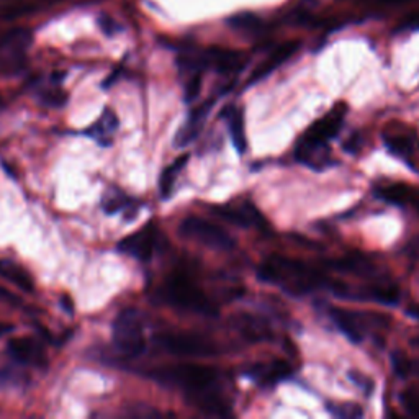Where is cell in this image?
Here are the masks:
<instances>
[{"label": "cell", "instance_id": "7", "mask_svg": "<svg viewBox=\"0 0 419 419\" xmlns=\"http://www.w3.org/2000/svg\"><path fill=\"white\" fill-rule=\"evenodd\" d=\"M154 341L162 350L177 357H210L216 354L210 341L193 332H159Z\"/></svg>", "mask_w": 419, "mask_h": 419}, {"label": "cell", "instance_id": "24", "mask_svg": "<svg viewBox=\"0 0 419 419\" xmlns=\"http://www.w3.org/2000/svg\"><path fill=\"white\" fill-rule=\"evenodd\" d=\"M332 267L341 270V272H353L360 274V276H368V274L375 272V265L371 260L360 258V256H349V258L337 259L331 264Z\"/></svg>", "mask_w": 419, "mask_h": 419}, {"label": "cell", "instance_id": "2", "mask_svg": "<svg viewBox=\"0 0 419 419\" xmlns=\"http://www.w3.org/2000/svg\"><path fill=\"white\" fill-rule=\"evenodd\" d=\"M152 377L164 385L182 389L186 393H195V391L220 385L218 371L206 366H197V364H180V366L159 368L152 373Z\"/></svg>", "mask_w": 419, "mask_h": 419}, {"label": "cell", "instance_id": "37", "mask_svg": "<svg viewBox=\"0 0 419 419\" xmlns=\"http://www.w3.org/2000/svg\"><path fill=\"white\" fill-rule=\"evenodd\" d=\"M8 331H12V326H10V324L0 323V337H2L3 335H7Z\"/></svg>", "mask_w": 419, "mask_h": 419}, {"label": "cell", "instance_id": "4", "mask_svg": "<svg viewBox=\"0 0 419 419\" xmlns=\"http://www.w3.org/2000/svg\"><path fill=\"white\" fill-rule=\"evenodd\" d=\"M112 337L115 348L121 354L132 359L139 357L146 349L141 313L134 308H128L116 314L112 326Z\"/></svg>", "mask_w": 419, "mask_h": 419}, {"label": "cell", "instance_id": "21", "mask_svg": "<svg viewBox=\"0 0 419 419\" xmlns=\"http://www.w3.org/2000/svg\"><path fill=\"white\" fill-rule=\"evenodd\" d=\"M116 128H118V118H116L114 110L105 108L97 123L90 126V128L87 130V133L90 134V136L97 138L98 141L102 143V146H110L112 139H107V136L108 134L114 133Z\"/></svg>", "mask_w": 419, "mask_h": 419}, {"label": "cell", "instance_id": "9", "mask_svg": "<svg viewBox=\"0 0 419 419\" xmlns=\"http://www.w3.org/2000/svg\"><path fill=\"white\" fill-rule=\"evenodd\" d=\"M156 241L157 229L154 224L150 223L133 234H130V236L123 238L116 247H118L120 252H125V254L132 256V258L141 260V262H148L154 254Z\"/></svg>", "mask_w": 419, "mask_h": 419}, {"label": "cell", "instance_id": "20", "mask_svg": "<svg viewBox=\"0 0 419 419\" xmlns=\"http://www.w3.org/2000/svg\"><path fill=\"white\" fill-rule=\"evenodd\" d=\"M236 328L240 330L242 336L247 337V339H251L252 342L267 339L270 336L267 324H265L262 319L249 317V314H242V317L238 318Z\"/></svg>", "mask_w": 419, "mask_h": 419}, {"label": "cell", "instance_id": "19", "mask_svg": "<svg viewBox=\"0 0 419 419\" xmlns=\"http://www.w3.org/2000/svg\"><path fill=\"white\" fill-rule=\"evenodd\" d=\"M384 141L386 150L391 154L402 157L403 161H409L414 156V139L404 133H385Z\"/></svg>", "mask_w": 419, "mask_h": 419}, {"label": "cell", "instance_id": "23", "mask_svg": "<svg viewBox=\"0 0 419 419\" xmlns=\"http://www.w3.org/2000/svg\"><path fill=\"white\" fill-rule=\"evenodd\" d=\"M188 156L184 154L175 159L172 164L168 166L164 170H162L161 179H159V190L162 198H169L170 193H172L175 179H177V175L180 174V170L184 169V166L187 164Z\"/></svg>", "mask_w": 419, "mask_h": 419}, {"label": "cell", "instance_id": "12", "mask_svg": "<svg viewBox=\"0 0 419 419\" xmlns=\"http://www.w3.org/2000/svg\"><path fill=\"white\" fill-rule=\"evenodd\" d=\"M213 213L218 215L224 222L241 228H264L267 224L260 211L249 202H242L238 205L213 206Z\"/></svg>", "mask_w": 419, "mask_h": 419}, {"label": "cell", "instance_id": "5", "mask_svg": "<svg viewBox=\"0 0 419 419\" xmlns=\"http://www.w3.org/2000/svg\"><path fill=\"white\" fill-rule=\"evenodd\" d=\"M179 234L186 240L195 241L198 244L208 246L211 249L229 251L233 249L234 240L222 226L200 218V216H187L179 224Z\"/></svg>", "mask_w": 419, "mask_h": 419}, {"label": "cell", "instance_id": "36", "mask_svg": "<svg viewBox=\"0 0 419 419\" xmlns=\"http://www.w3.org/2000/svg\"><path fill=\"white\" fill-rule=\"evenodd\" d=\"M408 205L413 206L419 213V188H411V197H409Z\"/></svg>", "mask_w": 419, "mask_h": 419}, {"label": "cell", "instance_id": "38", "mask_svg": "<svg viewBox=\"0 0 419 419\" xmlns=\"http://www.w3.org/2000/svg\"><path fill=\"white\" fill-rule=\"evenodd\" d=\"M408 313L411 314V317H414V318H418V319H419V305H413L411 308L408 310Z\"/></svg>", "mask_w": 419, "mask_h": 419}, {"label": "cell", "instance_id": "17", "mask_svg": "<svg viewBox=\"0 0 419 419\" xmlns=\"http://www.w3.org/2000/svg\"><path fill=\"white\" fill-rule=\"evenodd\" d=\"M0 277L6 278L7 282H10L12 285L18 287L20 290L33 294L35 290L33 278H31L28 270H25L20 264L13 262V260H8V259H0Z\"/></svg>", "mask_w": 419, "mask_h": 419}, {"label": "cell", "instance_id": "6", "mask_svg": "<svg viewBox=\"0 0 419 419\" xmlns=\"http://www.w3.org/2000/svg\"><path fill=\"white\" fill-rule=\"evenodd\" d=\"M31 31L26 28H13L0 35V74H17L26 62Z\"/></svg>", "mask_w": 419, "mask_h": 419}, {"label": "cell", "instance_id": "39", "mask_svg": "<svg viewBox=\"0 0 419 419\" xmlns=\"http://www.w3.org/2000/svg\"><path fill=\"white\" fill-rule=\"evenodd\" d=\"M380 2L386 3V6H393V3H403L407 2V0H380Z\"/></svg>", "mask_w": 419, "mask_h": 419}, {"label": "cell", "instance_id": "8", "mask_svg": "<svg viewBox=\"0 0 419 419\" xmlns=\"http://www.w3.org/2000/svg\"><path fill=\"white\" fill-rule=\"evenodd\" d=\"M331 318L336 323V326L353 342H362L371 324H373L375 328H380V330H385L390 323V319L384 317V314L355 313L342 308H332Z\"/></svg>", "mask_w": 419, "mask_h": 419}, {"label": "cell", "instance_id": "28", "mask_svg": "<svg viewBox=\"0 0 419 419\" xmlns=\"http://www.w3.org/2000/svg\"><path fill=\"white\" fill-rule=\"evenodd\" d=\"M328 409L337 418H359L362 416V408L355 403H341L330 404Z\"/></svg>", "mask_w": 419, "mask_h": 419}, {"label": "cell", "instance_id": "29", "mask_svg": "<svg viewBox=\"0 0 419 419\" xmlns=\"http://www.w3.org/2000/svg\"><path fill=\"white\" fill-rule=\"evenodd\" d=\"M400 403L414 418H419V393L416 390H404L400 395Z\"/></svg>", "mask_w": 419, "mask_h": 419}, {"label": "cell", "instance_id": "32", "mask_svg": "<svg viewBox=\"0 0 419 419\" xmlns=\"http://www.w3.org/2000/svg\"><path fill=\"white\" fill-rule=\"evenodd\" d=\"M202 90V75L200 72H195V74L190 75L188 82L186 85V100L187 102H193L195 98L200 96Z\"/></svg>", "mask_w": 419, "mask_h": 419}, {"label": "cell", "instance_id": "10", "mask_svg": "<svg viewBox=\"0 0 419 419\" xmlns=\"http://www.w3.org/2000/svg\"><path fill=\"white\" fill-rule=\"evenodd\" d=\"M7 350L10 354V357L15 362L21 364V366H31L38 368H44L48 366V357L42 342L33 339V337H15V339H10L8 341Z\"/></svg>", "mask_w": 419, "mask_h": 419}, {"label": "cell", "instance_id": "35", "mask_svg": "<svg viewBox=\"0 0 419 419\" xmlns=\"http://www.w3.org/2000/svg\"><path fill=\"white\" fill-rule=\"evenodd\" d=\"M349 377L353 378L354 384H357L360 386V389H364V391H371L372 390L373 382L371 380V378H367V377H364V375H355L354 372H350Z\"/></svg>", "mask_w": 419, "mask_h": 419}, {"label": "cell", "instance_id": "31", "mask_svg": "<svg viewBox=\"0 0 419 419\" xmlns=\"http://www.w3.org/2000/svg\"><path fill=\"white\" fill-rule=\"evenodd\" d=\"M126 197L120 195V193H115V195H107L103 198V210L107 211V213H116V211H120L123 206L126 205Z\"/></svg>", "mask_w": 419, "mask_h": 419}, {"label": "cell", "instance_id": "26", "mask_svg": "<svg viewBox=\"0 0 419 419\" xmlns=\"http://www.w3.org/2000/svg\"><path fill=\"white\" fill-rule=\"evenodd\" d=\"M367 298L384 305H395L400 300V290L396 285L384 283V285H373L368 288Z\"/></svg>", "mask_w": 419, "mask_h": 419}, {"label": "cell", "instance_id": "34", "mask_svg": "<svg viewBox=\"0 0 419 419\" xmlns=\"http://www.w3.org/2000/svg\"><path fill=\"white\" fill-rule=\"evenodd\" d=\"M0 303H6V305H10V306H21L24 303H21V298L18 295L13 294V292L7 290L6 287L0 285Z\"/></svg>", "mask_w": 419, "mask_h": 419}, {"label": "cell", "instance_id": "27", "mask_svg": "<svg viewBox=\"0 0 419 419\" xmlns=\"http://www.w3.org/2000/svg\"><path fill=\"white\" fill-rule=\"evenodd\" d=\"M228 25H231V28L238 30V31H249V33H254V31H259L260 26H262V21L258 15L251 12H242V13H236L231 18H228Z\"/></svg>", "mask_w": 419, "mask_h": 419}, {"label": "cell", "instance_id": "15", "mask_svg": "<svg viewBox=\"0 0 419 419\" xmlns=\"http://www.w3.org/2000/svg\"><path fill=\"white\" fill-rule=\"evenodd\" d=\"M251 378L264 386H270L277 382L285 380L292 375V367L283 360H272L269 364H258L251 368Z\"/></svg>", "mask_w": 419, "mask_h": 419}, {"label": "cell", "instance_id": "18", "mask_svg": "<svg viewBox=\"0 0 419 419\" xmlns=\"http://www.w3.org/2000/svg\"><path fill=\"white\" fill-rule=\"evenodd\" d=\"M228 128L234 148H236L238 152H244L247 148V138H246L244 112H242L241 108H231V110H229Z\"/></svg>", "mask_w": 419, "mask_h": 419}, {"label": "cell", "instance_id": "22", "mask_svg": "<svg viewBox=\"0 0 419 419\" xmlns=\"http://www.w3.org/2000/svg\"><path fill=\"white\" fill-rule=\"evenodd\" d=\"M39 0H0V18H17L31 13L39 6Z\"/></svg>", "mask_w": 419, "mask_h": 419}, {"label": "cell", "instance_id": "11", "mask_svg": "<svg viewBox=\"0 0 419 419\" xmlns=\"http://www.w3.org/2000/svg\"><path fill=\"white\" fill-rule=\"evenodd\" d=\"M346 114H348V105H346V103H337V105L332 107L331 110L323 116V118L314 121V123L306 130L303 136L312 139V141L328 144L330 139L337 136V133H339L341 126L344 123Z\"/></svg>", "mask_w": 419, "mask_h": 419}, {"label": "cell", "instance_id": "33", "mask_svg": "<svg viewBox=\"0 0 419 419\" xmlns=\"http://www.w3.org/2000/svg\"><path fill=\"white\" fill-rule=\"evenodd\" d=\"M42 102L48 107H62L67 102V93L62 90H48L43 93Z\"/></svg>", "mask_w": 419, "mask_h": 419}, {"label": "cell", "instance_id": "3", "mask_svg": "<svg viewBox=\"0 0 419 419\" xmlns=\"http://www.w3.org/2000/svg\"><path fill=\"white\" fill-rule=\"evenodd\" d=\"M159 298L174 308L200 314H213L216 308L204 290L184 276H172L159 288Z\"/></svg>", "mask_w": 419, "mask_h": 419}, {"label": "cell", "instance_id": "30", "mask_svg": "<svg viewBox=\"0 0 419 419\" xmlns=\"http://www.w3.org/2000/svg\"><path fill=\"white\" fill-rule=\"evenodd\" d=\"M391 362H393L396 375H400L402 378L409 375V372H411V362H409V359L403 353H393V355H391Z\"/></svg>", "mask_w": 419, "mask_h": 419}, {"label": "cell", "instance_id": "16", "mask_svg": "<svg viewBox=\"0 0 419 419\" xmlns=\"http://www.w3.org/2000/svg\"><path fill=\"white\" fill-rule=\"evenodd\" d=\"M210 108H211V100L205 102L204 105L193 108V110L190 112V115H188L186 125L180 128L177 136H175V146H179V148L187 146L188 143L193 141V139L197 138V134L200 133L202 123H204L206 115H208Z\"/></svg>", "mask_w": 419, "mask_h": 419}, {"label": "cell", "instance_id": "14", "mask_svg": "<svg viewBox=\"0 0 419 419\" xmlns=\"http://www.w3.org/2000/svg\"><path fill=\"white\" fill-rule=\"evenodd\" d=\"M204 61L206 66H213L222 74H234L244 67L247 57L241 51L213 48L204 54Z\"/></svg>", "mask_w": 419, "mask_h": 419}, {"label": "cell", "instance_id": "1", "mask_svg": "<svg viewBox=\"0 0 419 419\" xmlns=\"http://www.w3.org/2000/svg\"><path fill=\"white\" fill-rule=\"evenodd\" d=\"M258 276L260 280L282 287L283 290L296 295L308 294L319 288H326L339 296H348L349 294L348 287L342 282L330 280L310 265L282 256H270L267 260H264V264L259 265Z\"/></svg>", "mask_w": 419, "mask_h": 419}, {"label": "cell", "instance_id": "25", "mask_svg": "<svg viewBox=\"0 0 419 419\" xmlns=\"http://www.w3.org/2000/svg\"><path fill=\"white\" fill-rule=\"evenodd\" d=\"M411 188L407 186V184H390V186L382 187L378 190V197L384 198L385 202L393 205H400V206H407L409 202V197H411Z\"/></svg>", "mask_w": 419, "mask_h": 419}, {"label": "cell", "instance_id": "13", "mask_svg": "<svg viewBox=\"0 0 419 419\" xmlns=\"http://www.w3.org/2000/svg\"><path fill=\"white\" fill-rule=\"evenodd\" d=\"M300 46H301V43L295 42V39H292V42H287V43H282L280 46H277L276 49H274V51L270 53L258 67H256L254 72L251 74L249 82L251 84L258 82V80L267 78L270 72H274L278 66H282L283 62L290 60V57L294 56L296 51H298Z\"/></svg>", "mask_w": 419, "mask_h": 419}]
</instances>
